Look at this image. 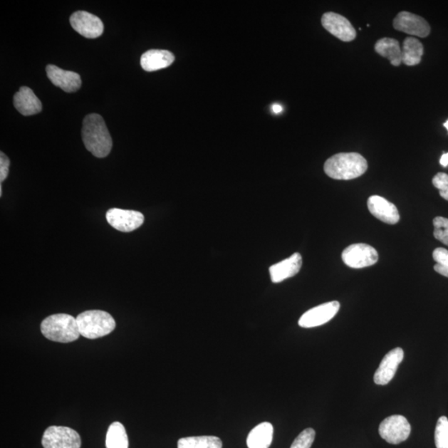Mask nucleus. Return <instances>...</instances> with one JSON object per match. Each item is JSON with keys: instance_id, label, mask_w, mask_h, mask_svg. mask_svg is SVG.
<instances>
[{"instance_id": "nucleus-18", "label": "nucleus", "mask_w": 448, "mask_h": 448, "mask_svg": "<svg viewBox=\"0 0 448 448\" xmlns=\"http://www.w3.org/2000/svg\"><path fill=\"white\" fill-rule=\"evenodd\" d=\"M174 61V54L167 50L150 49L140 58V65L147 72H155L168 68Z\"/></svg>"}, {"instance_id": "nucleus-21", "label": "nucleus", "mask_w": 448, "mask_h": 448, "mask_svg": "<svg viewBox=\"0 0 448 448\" xmlns=\"http://www.w3.org/2000/svg\"><path fill=\"white\" fill-rule=\"evenodd\" d=\"M424 46L417 38H405L402 48V63L407 66H416L420 64L424 55Z\"/></svg>"}, {"instance_id": "nucleus-6", "label": "nucleus", "mask_w": 448, "mask_h": 448, "mask_svg": "<svg viewBox=\"0 0 448 448\" xmlns=\"http://www.w3.org/2000/svg\"><path fill=\"white\" fill-rule=\"evenodd\" d=\"M342 260L350 268L360 269L375 265L379 260V254L370 245L355 244L343 251Z\"/></svg>"}, {"instance_id": "nucleus-17", "label": "nucleus", "mask_w": 448, "mask_h": 448, "mask_svg": "<svg viewBox=\"0 0 448 448\" xmlns=\"http://www.w3.org/2000/svg\"><path fill=\"white\" fill-rule=\"evenodd\" d=\"M14 108L24 115H32L41 113L42 103L32 89L22 87L14 97Z\"/></svg>"}, {"instance_id": "nucleus-20", "label": "nucleus", "mask_w": 448, "mask_h": 448, "mask_svg": "<svg viewBox=\"0 0 448 448\" xmlns=\"http://www.w3.org/2000/svg\"><path fill=\"white\" fill-rule=\"evenodd\" d=\"M375 51L380 56L390 60L394 66L397 67L402 63V49L399 41L395 38H381L375 44Z\"/></svg>"}, {"instance_id": "nucleus-27", "label": "nucleus", "mask_w": 448, "mask_h": 448, "mask_svg": "<svg viewBox=\"0 0 448 448\" xmlns=\"http://www.w3.org/2000/svg\"><path fill=\"white\" fill-rule=\"evenodd\" d=\"M316 437V432L313 429H306L294 440L291 448H311L313 444Z\"/></svg>"}, {"instance_id": "nucleus-29", "label": "nucleus", "mask_w": 448, "mask_h": 448, "mask_svg": "<svg viewBox=\"0 0 448 448\" xmlns=\"http://www.w3.org/2000/svg\"><path fill=\"white\" fill-rule=\"evenodd\" d=\"M10 160L4 152L0 153V181L6 179L9 171Z\"/></svg>"}, {"instance_id": "nucleus-15", "label": "nucleus", "mask_w": 448, "mask_h": 448, "mask_svg": "<svg viewBox=\"0 0 448 448\" xmlns=\"http://www.w3.org/2000/svg\"><path fill=\"white\" fill-rule=\"evenodd\" d=\"M368 209L372 215L387 224L400 222L399 210L394 204L380 196L373 195L368 199Z\"/></svg>"}, {"instance_id": "nucleus-12", "label": "nucleus", "mask_w": 448, "mask_h": 448, "mask_svg": "<svg viewBox=\"0 0 448 448\" xmlns=\"http://www.w3.org/2000/svg\"><path fill=\"white\" fill-rule=\"evenodd\" d=\"M322 26L327 31L343 42H351L356 38V30L353 25L342 15L333 12L323 14L321 19Z\"/></svg>"}, {"instance_id": "nucleus-4", "label": "nucleus", "mask_w": 448, "mask_h": 448, "mask_svg": "<svg viewBox=\"0 0 448 448\" xmlns=\"http://www.w3.org/2000/svg\"><path fill=\"white\" fill-rule=\"evenodd\" d=\"M80 335L94 340L112 333L115 321L108 312L99 310L87 311L77 317Z\"/></svg>"}, {"instance_id": "nucleus-5", "label": "nucleus", "mask_w": 448, "mask_h": 448, "mask_svg": "<svg viewBox=\"0 0 448 448\" xmlns=\"http://www.w3.org/2000/svg\"><path fill=\"white\" fill-rule=\"evenodd\" d=\"M42 444L44 448H80V435L68 427L51 426L45 431Z\"/></svg>"}, {"instance_id": "nucleus-33", "label": "nucleus", "mask_w": 448, "mask_h": 448, "mask_svg": "<svg viewBox=\"0 0 448 448\" xmlns=\"http://www.w3.org/2000/svg\"><path fill=\"white\" fill-rule=\"evenodd\" d=\"M444 127L447 128V130H448V120H447V122L444 123Z\"/></svg>"}, {"instance_id": "nucleus-28", "label": "nucleus", "mask_w": 448, "mask_h": 448, "mask_svg": "<svg viewBox=\"0 0 448 448\" xmlns=\"http://www.w3.org/2000/svg\"><path fill=\"white\" fill-rule=\"evenodd\" d=\"M432 184L439 190L442 198L448 201V175L445 173L437 174L432 179Z\"/></svg>"}, {"instance_id": "nucleus-16", "label": "nucleus", "mask_w": 448, "mask_h": 448, "mask_svg": "<svg viewBox=\"0 0 448 448\" xmlns=\"http://www.w3.org/2000/svg\"><path fill=\"white\" fill-rule=\"evenodd\" d=\"M301 266V255L296 253L290 258L271 266L269 269L271 280L274 283H279L286 279L293 278L299 273Z\"/></svg>"}, {"instance_id": "nucleus-13", "label": "nucleus", "mask_w": 448, "mask_h": 448, "mask_svg": "<svg viewBox=\"0 0 448 448\" xmlns=\"http://www.w3.org/2000/svg\"><path fill=\"white\" fill-rule=\"evenodd\" d=\"M405 352L402 348H395L387 353L382 360L375 372L374 380L377 385H386L394 379L399 365L404 360Z\"/></svg>"}, {"instance_id": "nucleus-3", "label": "nucleus", "mask_w": 448, "mask_h": 448, "mask_svg": "<svg viewBox=\"0 0 448 448\" xmlns=\"http://www.w3.org/2000/svg\"><path fill=\"white\" fill-rule=\"evenodd\" d=\"M41 331L47 339L60 343L77 340L80 335L77 319L68 314H55L47 317L42 322Z\"/></svg>"}, {"instance_id": "nucleus-10", "label": "nucleus", "mask_w": 448, "mask_h": 448, "mask_svg": "<svg viewBox=\"0 0 448 448\" xmlns=\"http://www.w3.org/2000/svg\"><path fill=\"white\" fill-rule=\"evenodd\" d=\"M75 32L87 38H97L104 32V24L98 16L87 11H78L70 17Z\"/></svg>"}, {"instance_id": "nucleus-1", "label": "nucleus", "mask_w": 448, "mask_h": 448, "mask_svg": "<svg viewBox=\"0 0 448 448\" xmlns=\"http://www.w3.org/2000/svg\"><path fill=\"white\" fill-rule=\"evenodd\" d=\"M82 137L85 147L95 157H107L113 149L112 137L104 119L98 114H90L84 118Z\"/></svg>"}, {"instance_id": "nucleus-26", "label": "nucleus", "mask_w": 448, "mask_h": 448, "mask_svg": "<svg viewBox=\"0 0 448 448\" xmlns=\"http://www.w3.org/2000/svg\"><path fill=\"white\" fill-rule=\"evenodd\" d=\"M435 239L448 246V219L436 217L434 219Z\"/></svg>"}, {"instance_id": "nucleus-14", "label": "nucleus", "mask_w": 448, "mask_h": 448, "mask_svg": "<svg viewBox=\"0 0 448 448\" xmlns=\"http://www.w3.org/2000/svg\"><path fill=\"white\" fill-rule=\"evenodd\" d=\"M46 73L53 84L63 90L64 92H77L82 85V80L77 73L66 71L55 65H48Z\"/></svg>"}, {"instance_id": "nucleus-7", "label": "nucleus", "mask_w": 448, "mask_h": 448, "mask_svg": "<svg viewBox=\"0 0 448 448\" xmlns=\"http://www.w3.org/2000/svg\"><path fill=\"white\" fill-rule=\"evenodd\" d=\"M379 432L382 439L396 445L409 439L411 425L405 417L392 415L381 422Z\"/></svg>"}, {"instance_id": "nucleus-22", "label": "nucleus", "mask_w": 448, "mask_h": 448, "mask_svg": "<svg viewBox=\"0 0 448 448\" xmlns=\"http://www.w3.org/2000/svg\"><path fill=\"white\" fill-rule=\"evenodd\" d=\"M107 448H128L129 441L127 431L123 424L114 422L110 424L105 439Z\"/></svg>"}, {"instance_id": "nucleus-24", "label": "nucleus", "mask_w": 448, "mask_h": 448, "mask_svg": "<svg viewBox=\"0 0 448 448\" xmlns=\"http://www.w3.org/2000/svg\"><path fill=\"white\" fill-rule=\"evenodd\" d=\"M435 444L437 448H448V420L445 416L441 417L437 422Z\"/></svg>"}, {"instance_id": "nucleus-31", "label": "nucleus", "mask_w": 448, "mask_h": 448, "mask_svg": "<svg viewBox=\"0 0 448 448\" xmlns=\"http://www.w3.org/2000/svg\"><path fill=\"white\" fill-rule=\"evenodd\" d=\"M440 164L444 166V167H447L448 165V153L442 155L440 160Z\"/></svg>"}, {"instance_id": "nucleus-25", "label": "nucleus", "mask_w": 448, "mask_h": 448, "mask_svg": "<svg viewBox=\"0 0 448 448\" xmlns=\"http://www.w3.org/2000/svg\"><path fill=\"white\" fill-rule=\"evenodd\" d=\"M432 256L436 261L434 270L437 274L448 278V250L442 248L436 249Z\"/></svg>"}, {"instance_id": "nucleus-30", "label": "nucleus", "mask_w": 448, "mask_h": 448, "mask_svg": "<svg viewBox=\"0 0 448 448\" xmlns=\"http://www.w3.org/2000/svg\"><path fill=\"white\" fill-rule=\"evenodd\" d=\"M271 110H273V112L275 114H279L281 112H283V107H281V105L280 104L278 103H275L273 105H271Z\"/></svg>"}, {"instance_id": "nucleus-23", "label": "nucleus", "mask_w": 448, "mask_h": 448, "mask_svg": "<svg viewBox=\"0 0 448 448\" xmlns=\"http://www.w3.org/2000/svg\"><path fill=\"white\" fill-rule=\"evenodd\" d=\"M223 442L214 436L183 437L178 441V448H222Z\"/></svg>"}, {"instance_id": "nucleus-19", "label": "nucleus", "mask_w": 448, "mask_h": 448, "mask_svg": "<svg viewBox=\"0 0 448 448\" xmlns=\"http://www.w3.org/2000/svg\"><path fill=\"white\" fill-rule=\"evenodd\" d=\"M274 426L264 422L256 426L246 439L249 448H269L274 439Z\"/></svg>"}, {"instance_id": "nucleus-32", "label": "nucleus", "mask_w": 448, "mask_h": 448, "mask_svg": "<svg viewBox=\"0 0 448 448\" xmlns=\"http://www.w3.org/2000/svg\"><path fill=\"white\" fill-rule=\"evenodd\" d=\"M3 194V189H2V184L0 185V196H2Z\"/></svg>"}, {"instance_id": "nucleus-11", "label": "nucleus", "mask_w": 448, "mask_h": 448, "mask_svg": "<svg viewBox=\"0 0 448 448\" xmlns=\"http://www.w3.org/2000/svg\"><path fill=\"white\" fill-rule=\"evenodd\" d=\"M394 28L412 36L426 38L431 32L429 23L424 18L410 12L402 11L394 19Z\"/></svg>"}, {"instance_id": "nucleus-9", "label": "nucleus", "mask_w": 448, "mask_h": 448, "mask_svg": "<svg viewBox=\"0 0 448 448\" xmlns=\"http://www.w3.org/2000/svg\"><path fill=\"white\" fill-rule=\"evenodd\" d=\"M108 224L123 233L137 230L144 224V215L135 210L110 209L105 214Z\"/></svg>"}, {"instance_id": "nucleus-2", "label": "nucleus", "mask_w": 448, "mask_h": 448, "mask_svg": "<svg viewBox=\"0 0 448 448\" xmlns=\"http://www.w3.org/2000/svg\"><path fill=\"white\" fill-rule=\"evenodd\" d=\"M367 169V160L358 153H340L331 156L325 161V173L330 178L350 180L360 177Z\"/></svg>"}, {"instance_id": "nucleus-8", "label": "nucleus", "mask_w": 448, "mask_h": 448, "mask_svg": "<svg viewBox=\"0 0 448 448\" xmlns=\"http://www.w3.org/2000/svg\"><path fill=\"white\" fill-rule=\"evenodd\" d=\"M339 301H330L314 307L301 316L298 324L302 328H314L333 319L340 310Z\"/></svg>"}]
</instances>
